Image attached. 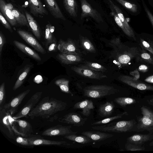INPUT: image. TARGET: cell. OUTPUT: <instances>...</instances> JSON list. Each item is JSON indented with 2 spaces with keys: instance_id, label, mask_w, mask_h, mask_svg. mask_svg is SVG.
Here are the masks:
<instances>
[{
  "instance_id": "cell-1",
  "label": "cell",
  "mask_w": 153,
  "mask_h": 153,
  "mask_svg": "<svg viewBox=\"0 0 153 153\" xmlns=\"http://www.w3.org/2000/svg\"><path fill=\"white\" fill-rule=\"evenodd\" d=\"M67 106L65 102L47 96L32 109L28 117L32 120L39 117L52 122L57 118V113L65 109Z\"/></svg>"
},
{
  "instance_id": "cell-2",
  "label": "cell",
  "mask_w": 153,
  "mask_h": 153,
  "mask_svg": "<svg viewBox=\"0 0 153 153\" xmlns=\"http://www.w3.org/2000/svg\"><path fill=\"white\" fill-rule=\"evenodd\" d=\"M16 120L3 108L0 109L1 130L10 138L15 139L17 136H22L19 131Z\"/></svg>"
},
{
  "instance_id": "cell-3",
  "label": "cell",
  "mask_w": 153,
  "mask_h": 153,
  "mask_svg": "<svg viewBox=\"0 0 153 153\" xmlns=\"http://www.w3.org/2000/svg\"><path fill=\"white\" fill-rule=\"evenodd\" d=\"M83 91L84 96L93 98H99L119 91L113 86L105 85L87 86L84 88Z\"/></svg>"
},
{
  "instance_id": "cell-4",
  "label": "cell",
  "mask_w": 153,
  "mask_h": 153,
  "mask_svg": "<svg viewBox=\"0 0 153 153\" xmlns=\"http://www.w3.org/2000/svg\"><path fill=\"white\" fill-rule=\"evenodd\" d=\"M135 123L136 122L134 120H122L103 125L93 126L92 128L94 130L105 132H126L131 131Z\"/></svg>"
},
{
  "instance_id": "cell-5",
  "label": "cell",
  "mask_w": 153,
  "mask_h": 153,
  "mask_svg": "<svg viewBox=\"0 0 153 153\" xmlns=\"http://www.w3.org/2000/svg\"><path fill=\"white\" fill-rule=\"evenodd\" d=\"M141 109L143 116L138 120L135 131H147L153 133V112L144 106Z\"/></svg>"
},
{
  "instance_id": "cell-6",
  "label": "cell",
  "mask_w": 153,
  "mask_h": 153,
  "mask_svg": "<svg viewBox=\"0 0 153 153\" xmlns=\"http://www.w3.org/2000/svg\"><path fill=\"white\" fill-rule=\"evenodd\" d=\"M42 92H38L33 94L22 108L13 117L15 120L22 117H27L30 111L34 108L41 98Z\"/></svg>"
},
{
  "instance_id": "cell-7",
  "label": "cell",
  "mask_w": 153,
  "mask_h": 153,
  "mask_svg": "<svg viewBox=\"0 0 153 153\" xmlns=\"http://www.w3.org/2000/svg\"><path fill=\"white\" fill-rule=\"evenodd\" d=\"M71 69L78 74L85 78L100 80L107 77L106 75L101 72L93 70L85 67L83 65L73 66Z\"/></svg>"
},
{
  "instance_id": "cell-8",
  "label": "cell",
  "mask_w": 153,
  "mask_h": 153,
  "mask_svg": "<svg viewBox=\"0 0 153 153\" xmlns=\"http://www.w3.org/2000/svg\"><path fill=\"white\" fill-rule=\"evenodd\" d=\"M81 3V13L80 19L90 17L96 22L100 23L103 22L101 14L95 9H94L86 0H79Z\"/></svg>"
},
{
  "instance_id": "cell-9",
  "label": "cell",
  "mask_w": 153,
  "mask_h": 153,
  "mask_svg": "<svg viewBox=\"0 0 153 153\" xmlns=\"http://www.w3.org/2000/svg\"><path fill=\"white\" fill-rule=\"evenodd\" d=\"M30 91V89H28L21 93L13 98L8 103H5L0 109H4L13 115L17 112L19 105Z\"/></svg>"
},
{
  "instance_id": "cell-10",
  "label": "cell",
  "mask_w": 153,
  "mask_h": 153,
  "mask_svg": "<svg viewBox=\"0 0 153 153\" xmlns=\"http://www.w3.org/2000/svg\"><path fill=\"white\" fill-rule=\"evenodd\" d=\"M71 128V126H63L61 125H58L45 130L42 132V134L43 136L53 137L65 136L70 134H76L77 133V131H73Z\"/></svg>"
},
{
  "instance_id": "cell-11",
  "label": "cell",
  "mask_w": 153,
  "mask_h": 153,
  "mask_svg": "<svg viewBox=\"0 0 153 153\" xmlns=\"http://www.w3.org/2000/svg\"><path fill=\"white\" fill-rule=\"evenodd\" d=\"M57 48L61 53L81 55L80 51L76 44L74 41L70 38L66 41L60 39L58 42Z\"/></svg>"
},
{
  "instance_id": "cell-12",
  "label": "cell",
  "mask_w": 153,
  "mask_h": 153,
  "mask_svg": "<svg viewBox=\"0 0 153 153\" xmlns=\"http://www.w3.org/2000/svg\"><path fill=\"white\" fill-rule=\"evenodd\" d=\"M87 120V118H83L79 114L72 112L69 113L59 118L58 121L60 123L79 127L83 126Z\"/></svg>"
},
{
  "instance_id": "cell-13",
  "label": "cell",
  "mask_w": 153,
  "mask_h": 153,
  "mask_svg": "<svg viewBox=\"0 0 153 153\" xmlns=\"http://www.w3.org/2000/svg\"><path fill=\"white\" fill-rule=\"evenodd\" d=\"M17 32L20 37L28 44L37 51L42 54L46 51L35 37L28 32L22 30H18Z\"/></svg>"
},
{
  "instance_id": "cell-14",
  "label": "cell",
  "mask_w": 153,
  "mask_h": 153,
  "mask_svg": "<svg viewBox=\"0 0 153 153\" xmlns=\"http://www.w3.org/2000/svg\"><path fill=\"white\" fill-rule=\"evenodd\" d=\"M118 79L123 82L139 90L153 91V86L142 83L132 77L122 75L118 77Z\"/></svg>"
},
{
  "instance_id": "cell-15",
  "label": "cell",
  "mask_w": 153,
  "mask_h": 153,
  "mask_svg": "<svg viewBox=\"0 0 153 153\" xmlns=\"http://www.w3.org/2000/svg\"><path fill=\"white\" fill-rule=\"evenodd\" d=\"M30 12L34 16L42 18L48 12L40 0H28Z\"/></svg>"
},
{
  "instance_id": "cell-16",
  "label": "cell",
  "mask_w": 153,
  "mask_h": 153,
  "mask_svg": "<svg viewBox=\"0 0 153 153\" xmlns=\"http://www.w3.org/2000/svg\"><path fill=\"white\" fill-rule=\"evenodd\" d=\"M30 146L44 145H56L60 146L62 145H70L65 141H55L45 139L40 136H31L27 137Z\"/></svg>"
},
{
  "instance_id": "cell-17",
  "label": "cell",
  "mask_w": 153,
  "mask_h": 153,
  "mask_svg": "<svg viewBox=\"0 0 153 153\" xmlns=\"http://www.w3.org/2000/svg\"><path fill=\"white\" fill-rule=\"evenodd\" d=\"M12 5L7 4L4 0H0V10L4 16L10 24L15 26L18 24L11 10Z\"/></svg>"
},
{
  "instance_id": "cell-18",
  "label": "cell",
  "mask_w": 153,
  "mask_h": 153,
  "mask_svg": "<svg viewBox=\"0 0 153 153\" xmlns=\"http://www.w3.org/2000/svg\"><path fill=\"white\" fill-rule=\"evenodd\" d=\"M45 5L51 15L55 18L65 20L56 0H44Z\"/></svg>"
},
{
  "instance_id": "cell-19",
  "label": "cell",
  "mask_w": 153,
  "mask_h": 153,
  "mask_svg": "<svg viewBox=\"0 0 153 153\" xmlns=\"http://www.w3.org/2000/svg\"><path fill=\"white\" fill-rule=\"evenodd\" d=\"M56 57L61 63L66 65L77 63L82 60L81 55L70 53H61Z\"/></svg>"
},
{
  "instance_id": "cell-20",
  "label": "cell",
  "mask_w": 153,
  "mask_h": 153,
  "mask_svg": "<svg viewBox=\"0 0 153 153\" xmlns=\"http://www.w3.org/2000/svg\"><path fill=\"white\" fill-rule=\"evenodd\" d=\"M94 108L92 101L87 99L76 103L73 107L74 109H81L82 110L81 113L86 117H88L90 115L91 110Z\"/></svg>"
},
{
  "instance_id": "cell-21",
  "label": "cell",
  "mask_w": 153,
  "mask_h": 153,
  "mask_svg": "<svg viewBox=\"0 0 153 153\" xmlns=\"http://www.w3.org/2000/svg\"><path fill=\"white\" fill-rule=\"evenodd\" d=\"M81 134L96 141H103L114 136L113 134H111L93 131H84Z\"/></svg>"
},
{
  "instance_id": "cell-22",
  "label": "cell",
  "mask_w": 153,
  "mask_h": 153,
  "mask_svg": "<svg viewBox=\"0 0 153 153\" xmlns=\"http://www.w3.org/2000/svg\"><path fill=\"white\" fill-rule=\"evenodd\" d=\"M16 120L18 125L19 131L22 137H31L33 132L31 124L25 120L19 119Z\"/></svg>"
},
{
  "instance_id": "cell-23",
  "label": "cell",
  "mask_w": 153,
  "mask_h": 153,
  "mask_svg": "<svg viewBox=\"0 0 153 153\" xmlns=\"http://www.w3.org/2000/svg\"><path fill=\"white\" fill-rule=\"evenodd\" d=\"M153 139L152 134H136L128 137L127 142L137 145H141L145 142Z\"/></svg>"
},
{
  "instance_id": "cell-24",
  "label": "cell",
  "mask_w": 153,
  "mask_h": 153,
  "mask_svg": "<svg viewBox=\"0 0 153 153\" xmlns=\"http://www.w3.org/2000/svg\"><path fill=\"white\" fill-rule=\"evenodd\" d=\"M13 43L19 49L29 56L36 60H41V57L36 52L23 43L16 40L14 41Z\"/></svg>"
},
{
  "instance_id": "cell-25",
  "label": "cell",
  "mask_w": 153,
  "mask_h": 153,
  "mask_svg": "<svg viewBox=\"0 0 153 153\" xmlns=\"http://www.w3.org/2000/svg\"><path fill=\"white\" fill-rule=\"evenodd\" d=\"M25 13L29 27L37 39L40 40L41 37V31L39 24L33 16L27 11H25Z\"/></svg>"
},
{
  "instance_id": "cell-26",
  "label": "cell",
  "mask_w": 153,
  "mask_h": 153,
  "mask_svg": "<svg viewBox=\"0 0 153 153\" xmlns=\"http://www.w3.org/2000/svg\"><path fill=\"white\" fill-rule=\"evenodd\" d=\"M64 7L71 16L76 18L77 16L78 5L76 0H62Z\"/></svg>"
},
{
  "instance_id": "cell-27",
  "label": "cell",
  "mask_w": 153,
  "mask_h": 153,
  "mask_svg": "<svg viewBox=\"0 0 153 153\" xmlns=\"http://www.w3.org/2000/svg\"><path fill=\"white\" fill-rule=\"evenodd\" d=\"M115 105L112 101L106 102L99 106L98 112L102 117H108L111 115L114 111Z\"/></svg>"
},
{
  "instance_id": "cell-28",
  "label": "cell",
  "mask_w": 153,
  "mask_h": 153,
  "mask_svg": "<svg viewBox=\"0 0 153 153\" xmlns=\"http://www.w3.org/2000/svg\"><path fill=\"white\" fill-rule=\"evenodd\" d=\"M107 1L108 2L112 5L121 21L132 35L133 38L135 39L134 33L132 29L128 24L121 10L118 6L115 4L111 0H107Z\"/></svg>"
},
{
  "instance_id": "cell-29",
  "label": "cell",
  "mask_w": 153,
  "mask_h": 153,
  "mask_svg": "<svg viewBox=\"0 0 153 153\" xmlns=\"http://www.w3.org/2000/svg\"><path fill=\"white\" fill-rule=\"evenodd\" d=\"M79 38L80 46L82 49L87 53L96 52L95 47L87 38L80 34Z\"/></svg>"
},
{
  "instance_id": "cell-30",
  "label": "cell",
  "mask_w": 153,
  "mask_h": 153,
  "mask_svg": "<svg viewBox=\"0 0 153 153\" xmlns=\"http://www.w3.org/2000/svg\"><path fill=\"white\" fill-rule=\"evenodd\" d=\"M11 10L17 23L21 26L29 27V25L26 16L17 9L13 7V6Z\"/></svg>"
},
{
  "instance_id": "cell-31",
  "label": "cell",
  "mask_w": 153,
  "mask_h": 153,
  "mask_svg": "<svg viewBox=\"0 0 153 153\" xmlns=\"http://www.w3.org/2000/svg\"><path fill=\"white\" fill-rule=\"evenodd\" d=\"M108 3L111 10L110 14L113 17L116 23L126 35L129 37L133 38L132 35L120 20L112 5L109 3Z\"/></svg>"
},
{
  "instance_id": "cell-32",
  "label": "cell",
  "mask_w": 153,
  "mask_h": 153,
  "mask_svg": "<svg viewBox=\"0 0 153 153\" xmlns=\"http://www.w3.org/2000/svg\"><path fill=\"white\" fill-rule=\"evenodd\" d=\"M31 66L30 65H27L24 67L22 72L19 76L13 87V90H16L22 85L29 74Z\"/></svg>"
},
{
  "instance_id": "cell-33",
  "label": "cell",
  "mask_w": 153,
  "mask_h": 153,
  "mask_svg": "<svg viewBox=\"0 0 153 153\" xmlns=\"http://www.w3.org/2000/svg\"><path fill=\"white\" fill-rule=\"evenodd\" d=\"M66 139L81 144H86L91 143L92 140L85 135L78 136L75 134H72L65 136Z\"/></svg>"
},
{
  "instance_id": "cell-34",
  "label": "cell",
  "mask_w": 153,
  "mask_h": 153,
  "mask_svg": "<svg viewBox=\"0 0 153 153\" xmlns=\"http://www.w3.org/2000/svg\"><path fill=\"white\" fill-rule=\"evenodd\" d=\"M54 83L59 87L62 92L73 96V94L69 90L68 80L64 78L59 79L56 80Z\"/></svg>"
},
{
  "instance_id": "cell-35",
  "label": "cell",
  "mask_w": 153,
  "mask_h": 153,
  "mask_svg": "<svg viewBox=\"0 0 153 153\" xmlns=\"http://www.w3.org/2000/svg\"><path fill=\"white\" fill-rule=\"evenodd\" d=\"M55 30V27L49 24H47L45 27V38L47 46L52 42L55 38L53 37V33Z\"/></svg>"
},
{
  "instance_id": "cell-36",
  "label": "cell",
  "mask_w": 153,
  "mask_h": 153,
  "mask_svg": "<svg viewBox=\"0 0 153 153\" xmlns=\"http://www.w3.org/2000/svg\"><path fill=\"white\" fill-rule=\"evenodd\" d=\"M83 62L84 66L93 70L101 72H105L107 71L106 68L99 63L86 61Z\"/></svg>"
},
{
  "instance_id": "cell-37",
  "label": "cell",
  "mask_w": 153,
  "mask_h": 153,
  "mask_svg": "<svg viewBox=\"0 0 153 153\" xmlns=\"http://www.w3.org/2000/svg\"><path fill=\"white\" fill-rule=\"evenodd\" d=\"M127 112H124L122 113L118 114L115 116L107 117L102 120L94 122L91 123V125L106 124L111 121L122 117L124 115H127Z\"/></svg>"
},
{
  "instance_id": "cell-38",
  "label": "cell",
  "mask_w": 153,
  "mask_h": 153,
  "mask_svg": "<svg viewBox=\"0 0 153 153\" xmlns=\"http://www.w3.org/2000/svg\"><path fill=\"white\" fill-rule=\"evenodd\" d=\"M114 102L122 107L131 105L136 102V100L132 98L128 97H118L115 98Z\"/></svg>"
},
{
  "instance_id": "cell-39",
  "label": "cell",
  "mask_w": 153,
  "mask_h": 153,
  "mask_svg": "<svg viewBox=\"0 0 153 153\" xmlns=\"http://www.w3.org/2000/svg\"><path fill=\"white\" fill-rule=\"evenodd\" d=\"M124 7L130 11L135 13L137 11V7L136 4L131 3L126 0H116Z\"/></svg>"
},
{
  "instance_id": "cell-40",
  "label": "cell",
  "mask_w": 153,
  "mask_h": 153,
  "mask_svg": "<svg viewBox=\"0 0 153 153\" xmlns=\"http://www.w3.org/2000/svg\"><path fill=\"white\" fill-rule=\"evenodd\" d=\"M125 148L127 151H142L145 149V148L141 145H137L127 142L125 145Z\"/></svg>"
},
{
  "instance_id": "cell-41",
  "label": "cell",
  "mask_w": 153,
  "mask_h": 153,
  "mask_svg": "<svg viewBox=\"0 0 153 153\" xmlns=\"http://www.w3.org/2000/svg\"><path fill=\"white\" fill-rule=\"evenodd\" d=\"M6 99L5 85L4 82L2 83L0 86V108L4 104Z\"/></svg>"
},
{
  "instance_id": "cell-42",
  "label": "cell",
  "mask_w": 153,
  "mask_h": 153,
  "mask_svg": "<svg viewBox=\"0 0 153 153\" xmlns=\"http://www.w3.org/2000/svg\"><path fill=\"white\" fill-rule=\"evenodd\" d=\"M142 60L153 65V57L149 53L143 52L140 55Z\"/></svg>"
},
{
  "instance_id": "cell-43",
  "label": "cell",
  "mask_w": 153,
  "mask_h": 153,
  "mask_svg": "<svg viewBox=\"0 0 153 153\" xmlns=\"http://www.w3.org/2000/svg\"><path fill=\"white\" fill-rule=\"evenodd\" d=\"M0 20L1 22L5 28L8 29L11 32H13V30L9 23L4 16L1 12H0Z\"/></svg>"
},
{
  "instance_id": "cell-44",
  "label": "cell",
  "mask_w": 153,
  "mask_h": 153,
  "mask_svg": "<svg viewBox=\"0 0 153 153\" xmlns=\"http://www.w3.org/2000/svg\"><path fill=\"white\" fill-rule=\"evenodd\" d=\"M16 140L17 143L22 145L30 146L28 137L18 136L16 137Z\"/></svg>"
},
{
  "instance_id": "cell-45",
  "label": "cell",
  "mask_w": 153,
  "mask_h": 153,
  "mask_svg": "<svg viewBox=\"0 0 153 153\" xmlns=\"http://www.w3.org/2000/svg\"><path fill=\"white\" fill-rule=\"evenodd\" d=\"M140 42L144 48L149 51L153 55V48L147 42L141 39Z\"/></svg>"
},
{
  "instance_id": "cell-46",
  "label": "cell",
  "mask_w": 153,
  "mask_h": 153,
  "mask_svg": "<svg viewBox=\"0 0 153 153\" xmlns=\"http://www.w3.org/2000/svg\"><path fill=\"white\" fill-rule=\"evenodd\" d=\"M6 43L5 38L2 33L1 31L0 32V57L1 56L3 47Z\"/></svg>"
},
{
  "instance_id": "cell-47",
  "label": "cell",
  "mask_w": 153,
  "mask_h": 153,
  "mask_svg": "<svg viewBox=\"0 0 153 153\" xmlns=\"http://www.w3.org/2000/svg\"><path fill=\"white\" fill-rule=\"evenodd\" d=\"M57 47L56 39H54L53 42L50 44L48 49V51L50 52L54 51L56 50V48H58Z\"/></svg>"
},
{
  "instance_id": "cell-48",
  "label": "cell",
  "mask_w": 153,
  "mask_h": 153,
  "mask_svg": "<svg viewBox=\"0 0 153 153\" xmlns=\"http://www.w3.org/2000/svg\"><path fill=\"white\" fill-rule=\"evenodd\" d=\"M145 11L150 21V22L153 26V15L147 7H145Z\"/></svg>"
},
{
  "instance_id": "cell-49",
  "label": "cell",
  "mask_w": 153,
  "mask_h": 153,
  "mask_svg": "<svg viewBox=\"0 0 153 153\" xmlns=\"http://www.w3.org/2000/svg\"><path fill=\"white\" fill-rule=\"evenodd\" d=\"M148 67L144 65H142L139 66L138 68L139 71L142 72H146L148 70Z\"/></svg>"
},
{
  "instance_id": "cell-50",
  "label": "cell",
  "mask_w": 153,
  "mask_h": 153,
  "mask_svg": "<svg viewBox=\"0 0 153 153\" xmlns=\"http://www.w3.org/2000/svg\"><path fill=\"white\" fill-rule=\"evenodd\" d=\"M145 81L148 82L153 83V75L147 77L145 79Z\"/></svg>"
},
{
  "instance_id": "cell-51",
  "label": "cell",
  "mask_w": 153,
  "mask_h": 153,
  "mask_svg": "<svg viewBox=\"0 0 153 153\" xmlns=\"http://www.w3.org/2000/svg\"><path fill=\"white\" fill-rule=\"evenodd\" d=\"M149 146H153V140L150 143Z\"/></svg>"
},
{
  "instance_id": "cell-52",
  "label": "cell",
  "mask_w": 153,
  "mask_h": 153,
  "mask_svg": "<svg viewBox=\"0 0 153 153\" xmlns=\"http://www.w3.org/2000/svg\"><path fill=\"white\" fill-rule=\"evenodd\" d=\"M150 102H151V103H152V104H153V98H152V99L150 100Z\"/></svg>"
},
{
  "instance_id": "cell-53",
  "label": "cell",
  "mask_w": 153,
  "mask_h": 153,
  "mask_svg": "<svg viewBox=\"0 0 153 153\" xmlns=\"http://www.w3.org/2000/svg\"><path fill=\"white\" fill-rule=\"evenodd\" d=\"M8 0V1H12V2H14V0Z\"/></svg>"
}]
</instances>
